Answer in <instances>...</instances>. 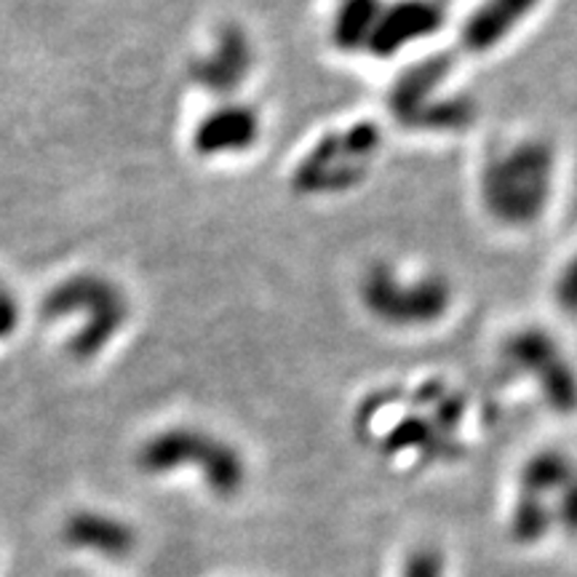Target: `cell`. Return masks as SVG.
<instances>
[{"label": "cell", "mask_w": 577, "mask_h": 577, "mask_svg": "<svg viewBox=\"0 0 577 577\" xmlns=\"http://www.w3.org/2000/svg\"><path fill=\"white\" fill-rule=\"evenodd\" d=\"M468 403L452 382L426 380L409 390L382 388L361 401L356 428L369 433L390 460L444 463L463 452Z\"/></svg>", "instance_id": "6da1fadb"}, {"label": "cell", "mask_w": 577, "mask_h": 577, "mask_svg": "<svg viewBox=\"0 0 577 577\" xmlns=\"http://www.w3.org/2000/svg\"><path fill=\"white\" fill-rule=\"evenodd\" d=\"M559 190V150L543 134L492 147L479 166L476 192L486 220L511 233L537 228Z\"/></svg>", "instance_id": "7a4b0ae2"}, {"label": "cell", "mask_w": 577, "mask_h": 577, "mask_svg": "<svg viewBox=\"0 0 577 577\" xmlns=\"http://www.w3.org/2000/svg\"><path fill=\"white\" fill-rule=\"evenodd\" d=\"M385 113L401 132L417 137H460L479 118L471 86L444 54H431L401 70L385 92Z\"/></svg>", "instance_id": "3957f363"}, {"label": "cell", "mask_w": 577, "mask_h": 577, "mask_svg": "<svg viewBox=\"0 0 577 577\" xmlns=\"http://www.w3.org/2000/svg\"><path fill=\"white\" fill-rule=\"evenodd\" d=\"M356 300L367 318L388 332L417 335L452 316L458 292L449 275L377 260L358 275Z\"/></svg>", "instance_id": "277c9868"}, {"label": "cell", "mask_w": 577, "mask_h": 577, "mask_svg": "<svg viewBox=\"0 0 577 577\" xmlns=\"http://www.w3.org/2000/svg\"><path fill=\"white\" fill-rule=\"evenodd\" d=\"M385 153V128L371 118L348 120L321 132L294 158L288 188L307 201H332L361 190Z\"/></svg>", "instance_id": "5b68a950"}, {"label": "cell", "mask_w": 577, "mask_h": 577, "mask_svg": "<svg viewBox=\"0 0 577 577\" xmlns=\"http://www.w3.org/2000/svg\"><path fill=\"white\" fill-rule=\"evenodd\" d=\"M139 471L150 476H166L179 468H198L203 484L214 497L233 500L246 486L249 465L243 452L222 436L203 428L177 426L147 439L137 454Z\"/></svg>", "instance_id": "8992f818"}, {"label": "cell", "mask_w": 577, "mask_h": 577, "mask_svg": "<svg viewBox=\"0 0 577 577\" xmlns=\"http://www.w3.org/2000/svg\"><path fill=\"white\" fill-rule=\"evenodd\" d=\"M500 367L513 382H527L548 412H577V367L550 332L522 326L500 345Z\"/></svg>", "instance_id": "52a82bcc"}, {"label": "cell", "mask_w": 577, "mask_h": 577, "mask_svg": "<svg viewBox=\"0 0 577 577\" xmlns=\"http://www.w3.org/2000/svg\"><path fill=\"white\" fill-rule=\"evenodd\" d=\"M73 313H86L88 324H83L78 335L70 339V353L75 358H94L120 332L128 316V305L118 286L102 275L86 273L64 281L43 303L46 318L73 316Z\"/></svg>", "instance_id": "ba28073f"}, {"label": "cell", "mask_w": 577, "mask_h": 577, "mask_svg": "<svg viewBox=\"0 0 577 577\" xmlns=\"http://www.w3.org/2000/svg\"><path fill=\"white\" fill-rule=\"evenodd\" d=\"M265 120L260 107L243 99L220 102L198 120L192 150L201 158H235L252 153L262 143Z\"/></svg>", "instance_id": "9c48e42d"}, {"label": "cell", "mask_w": 577, "mask_h": 577, "mask_svg": "<svg viewBox=\"0 0 577 577\" xmlns=\"http://www.w3.org/2000/svg\"><path fill=\"white\" fill-rule=\"evenodd\" d=\"M256 64L254 43L241 28H222L217 32L209 54L190 64V78L201 92L214 99H239L241 88L252 78Z\"/></svg>", "instance_id": "30bf717a"}, {"label": "cell", "mask_w": 577, "mask_h": 577, "mask_svg": "<svg viewBox=\"0 0 577 577\" xmlns=\"http://www.w3.org/2000/svg\"><path fill=\"white\" fill-rule=\"evenodd\" d=\"M441 9L436 0H396L385 3L377 28L371 32L367 56L396 60L409 46L431 38L441 28Z\"/></svg>", "instance_id": "8fae6325"}, {"label": "cell", "mask_w": 577, "mask_h": 577, "mask_svg": "<svg viewBox=\"0 0 577 577\" xmlns=\"http://www.w3.org/2000/svg\"><path fill=\"white\" fill-rule=\"evenodd\" d=\"M543 0H481L458 30V46L468 56L495 54L535 17Z\"/></svg>", "instance_id": "7c38bea8"}, {"label": "cell", "mask_w": 577, "mask_h": 577, "mask_svg": "<svg viewBox=\"0 0 577 577\" xmlns=\"http://www.w3.org/2000/svg\"><path fill=\"white\" fill-rule=\"evenodd\" d=\"M64 543L75 550L102 556V559H126L137 548V532L120 518L99 511H78L64 522Z\"/></svg>", "instance_id": "4fadbf2b"}, {"label": "cell", "mask_w": 577, "mask_h": 577, "mask_svg": "<svg viewBox=\"0 0 577 577\" xmlns=\"http://www.w3.org/2000/svg\"><path fill=\"white\" fill-rule=\"evenodd\" d=\"M385 0H337L332 14V46L339 54H367L371 32L377 28Z\"/></svg>", "instance_id": "5bb4252c"}, {"label": "cell", "mask_w": 577, "mask_h": 577, "mask_svg": "<svg viewBox=\"0 0 577 577\" xmlns=\"http://www.w3.org/2000/svg\"><path fill=\"white\" fill-rule=\"evenodd\" d=\"M554 305L567 316H577V249L562 262L550 286Z\"/></svg>", "instance_id": "9a60e30c"}, {"label": "cell", "mask_w": 577, "mask_h": 577, "mask_svg": "<svg viewBox=\"0 0 577 577\" xmlns=\"http://www.w3.org/2000/svg\"><path fill=\"white\" fill-rule=\"evenodd\" d=\"M444 575V562L436 548H417L403 562L401 577H441Z\"/></svg>", "instance_id": "2e32d148"}, {"label": "cell", "mask_w": 577, "mask_h": 577, "mask_svg": "<svg viewBox=\"0 0 577 577\" xmlns=\"http://www.w3.org/2000/svg\"><path fill=\"white\" fill-rule=\"evenodd\" d=\"M19 324V307L9 292H0V339H6Z\"/></svg>", "instance_id": "e0dca14e"}, {"label": "cell", "mask_w": 577, "mask_h": 577, "mask_svg": "<svg viewBox=\"0 0 577 577\" xmlns=\"http://www.w3.org/2000/svg\"><path fill=\"white\" fill-rule=\"evenodd\" d=\"M0 292H3V284H0Z\"/></svg>", "instance_id": "ac0fdd59"}]
</instances>
